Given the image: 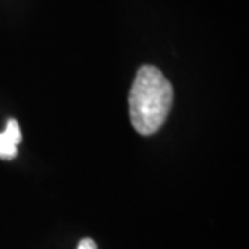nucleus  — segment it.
<instances>
[{
    "mask_svg": "<svg viewBox=\"0 0 249 249\" xmlns=\"http://www.w3.org/2000/svg\"><path fill=\"white\" fill-rule=\"evenodd\" d=\"M128 102L133 128L142 136H151L167 120L173 102V88L160 70L144 65L138 70Z\"/></svg>",
    "mask_w": 249,
    "mask_h": 249,
    "instance_id": "obj_1",
    "label": "nucleus"
},
{
    "mask_svg": "<svg viewBox=\"0 0 249 249\" xmlns=\"http://www.w3.org/2000/svg\"><path fill=\"white\" fill-rule=\"evenodd\" d=\"M21 142V129L17 120L10 118L7 123V129L0 133V159L12 160L17 157L18 144Z\"/></svg>",
    "mask_w": 249,
    "mask_h": 249,
    "instance_id": "obj_2",
    "label": "nucleus"
},
{
    "mask_svg": "<svg viewBox=\"0 0 249 249\" xmlns=\"http://www.w3.org/2000/svg\"><path fill=\"white\" fill-rule=\"evenodd\" d=\"M78 249H97V245L91 240V238H84V240L79 241Z\"/></svg>",
    "mask_w": 249,
    "mask_h": 249,
    "instance_id": "obj_3",
    "label": "nucleus"
}]
</instances>
